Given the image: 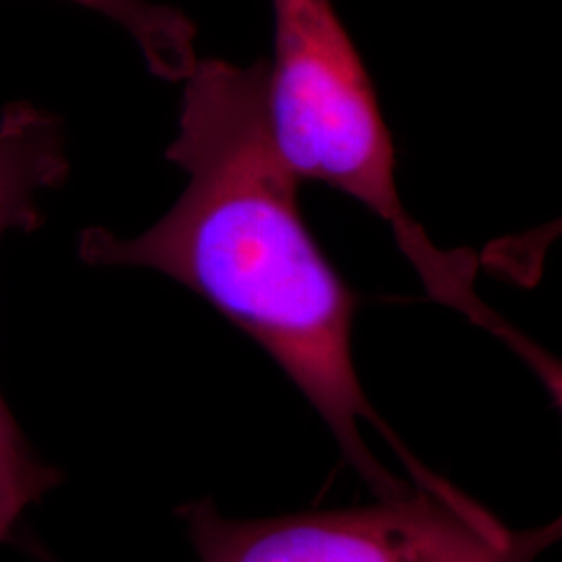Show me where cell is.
<instances>
[{
	"label": "cell",
	"instance_id": "obj_5",
	"mask_svg": "<svg viewBox=\"0 0 562 562\" xmlns=\"http://www.w3.org/2000/svg\"><path fill=\"white\" fill-rule=\"evenodd\" d=\"M121 25L138 44L148 71L165 81H183L199 63L196 25L176 7L148 0H69Z\"/></svg>",
	"mask_w": 562,
	"mask_h": 562
},
{
	"label": "cell",
	"instance_id": "obj_2",
	"mask_svg": "<svg viewBox=\"0 0 562 562\" xmlns=\"http://www.w3.org/2000/svg\"><path fill=\"white\" fill-rule=\"evenodd\" d=\"M271 2L276 32L267 63V120L281 159L299 180L322 181L387 223L431 301L513 346L519 329L475 292L473 255L440 250L406 213L375 86L331 0Z\"/></svg>",
	"mask_w": 562,
	"mask_h": 562
},
{
	"label": "cell",
	"instance_id": "obj_4",
	"mask_svg": "<svg viewBox=\"0 0 562 562\" xmlns=\"http://www.w3.org/2000/svg\"><path fill=\"white\" fill-rule=\"evenodd\" d=\"M69 176L63 123L34 102H13L0 115V240L42 225L41 196Z\"/></svg>",
	"mask_w": 562,
	"mask_h": 562
},
{
	"label": "cell",
	"instance_id": "obj_1",
	"mask_svg": "<svg viewBox=\"0 0 562 562\" xmlns=\"http://www.w3.org/2000/svg\"><path fill=\"white\" fill-rule=\"evenodd\" d=\"M165 157L188 176L178 202L134 238L83 229L81 261L159 271L217 308L296 383L378 498L411 485L369 450L361 422L394 443L415 482L429 477L362 390L352 357L361 299L302 217L301 180L269 130L267 60L199 59L183 80L178 136Z\"/></svg>",
	"mask_w": 562,
	"mask_h": 562
},
{
	"label": "cell",
	"instance_id": "obj_3",
	"mask_svg": "<svg viewBox=\"0 0 562 562\" xmlns=\"http://www.w3.org/2000/svg\"><path fill=\"white\" fill-rule=\"evenodd\" d=\"M201 562H536L561 521L508 529L452 483H415L375 504L227 519L213 501L178 510Z\"/></svg>",
	"mask_w": 562,
	"mask_h": 562
},
{
	"label": "cell",
	"instance_id": "obj_6",
	"mask_svg": "<svg viewBox=\"0 0 562 562\" xmlns=\"http://www.w3.org/2000/svg\"><path fill=\"white\" fill-rule=\"evenodd\" d=\"M59 482V471L34 454L0 396V543L11 538L23 510Z\"/></svg>",
	"mask_w": 562,
	"mask_h": 562
}]
</instances>
